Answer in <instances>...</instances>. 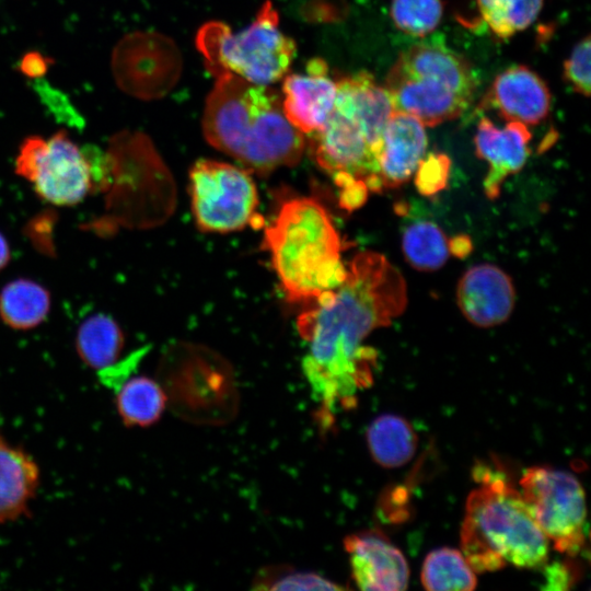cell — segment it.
<instances>
[{
  "label": "cell",
  "instance_id": "cell-1",
  "mask_svg": "<svg viewBox=\"0 0 591 591\" xmlns=\"http://www.w3.org/2000/svg\"><path fill=\"white\" fill-rule=\"evenodd\" d=\"M407 304L401 273L375 252L358 253L344 281L301 313L297 328L309 345L303 374L328 428L339 409L354 407L359 391L371 385L375 354L363 347L375 328L387 326Z\"/></svg>",
  "mask_w": 591,
  "mask_h": 591
},
{
  "label": "cell",
  "instance_id": "cell-2",
  "mask_svg": "<svg viewBox=\"0 0 591 591\" xmlns=\"http://www.w3.org/2000/svg\"><path fill=\"white\" fill-rule=\"evenodd\" d=\"M216 78L202 117L206 140L257 174L298 164L305 138L287 119L280 94L231 73Z\"/></svg>",
  "mask_w": 591,
  "mask_h": 591
},
{
  "label": "cell",
  "instance_id": "cell-3",
  "mask_svg": "<svg viewBox=\"0 0 591 591\" xmlns=\"http://www.w3.org/2000/svg\"><path fill=\"white\" fill-rule=\"evenodd\" d=\"M474 488L461 525V552L476 572L507 564L537 569L548 559L549 541L531 515L519 489L499 471L474 468Z\"/></svg>",
  "mask_w": 591,
  "mask_h": 591
},
{
  "label": "cell",
  "instance_id": "cell-4",
  "mask_svg": "<svg viewBox=\"0 0 591 591\" xmlns=\"http://www.w3.org/2000/svg\"><path fill=\"white\" fill-rule=\"evenodd\" d=\"M264 246L292 302H314L346 277L339 234L324 206L311 197H294L280 206L265 229Z\"/></svg>",
  "mask_w": 591,
  "mask_h": 591
},
{
  "label": "cell",
  "instance_id": "cell-5",
  "mask_svg": "<svg viewBox=\"0 0 591 591\" xmlns=\"http://www.w3.org/2000/svg\"><path fill=\"white\" fill-rule=\"evenodd\" d=\"M197 46L215 77L231 73L265 85L286 76L296 53L294 42L281 32L270 1L240 33L220 22L205 24L197 34Z\"/></svg>",
  "mask_w": 591,
  "mask_h": 591
},
{
  "label": "cell",
  "instance_id": "cell-6",
  "mask_svg": "<svg viewBox=\"0 0 591 591\" xmlns=\"http://www.w3.org/2000/svg\"><path fill=\"white\" fill-rule=\"evenodd\" d=\"M108 144L106 157L111 181L106 192L125 189L109 196L107 207L119 204L113 212L119 218L124 205H127L126 227L160 222L172 208L173 186L150 139L140 132L121 131L113 136Z\"/></svg>",
  "mask_w": 591,
  "mask_h": 591
},
{
  "label": "cell",
  "instance_id": "cell-7",
  "mask_svg": "<svg viewBox=\"0 0 591 591\" xmlns=\"http://www.w3.org/2000/svg\"><path fill=\"white\" fill-rule=\"evenodd\" d=\"M159 383L174 410L187 420L224 422L237 406L231 371L217 356L199 348L170 354L161 362Z\"/></svg>",
  "mask_w": 591,
  "mask_h": 591
},
{
  "label": "cell",
  "instance_id": "cell-8",
  "mask_svg": "<svg viewBox=\"0 0 591 591\" xmlns=\"http://www.w3.org/2000/svg\"><path fill=\"white\" fill-rule=\"evenodd\" d=\"M520 493L534 521L558 552L576 556L582 551L586 497L573 474L548 466L530 467L520 479Z\"/></svg>",
  "mask_w": 591,
  "mask_h": 591
},
{
  "label": "cell",
  "instance_id": "cell-9",
  "mask_svg": "<svg viewBox=\"0 0 591 591\" xmlns=\"http://www.w3.org/2000/svg\"><path fill=\"white\" fill-rule=\"evenodd\" d=\"M14 170L32 184L40 199L53 206H76L92 193L86 154L65 130L48 139L26 137L20 146Z\"/></svg>",
  "mask_w": 591,
  "mask_h": 591
},
{
  "label": "cell",
  "instance_id": "cell-10",
  "mask_svg": "<svg viewBox=\"0 0 591 591\" xmlns=\"http://www.w3.org/2000/svg\"><path fill=\"white\" fill-rule=\"evenodd\" d=\"M192 210L205 232L242 230L258 219V194L251 172L219 161L198 160L189 172Z\"/></svg>",
  "mask_w": 591,
  "mask_h": 591
},
{
  "label": "cell",
  "instance_id": "cell-11",
  "mask_svg": "<svg viewBox=\"0 0 591 591\" xmlns=\"http://www.w3.org/2000/svg\"><path fill=\"white\" fill-rule=\"evenodd\" d=\"M112 70L118 86L139 99L163 95L178 73V58L170 40L155 33H132L116 45Z\"/></svg>",
  "mask_w": 591,
  "mask_h": 591
},
{
  "label": "cell",
  "instance_id": "cell-12",
  "mask_svg": "<svg viewBox=\"0 0 591 591\" xmlns=\"http://www.w3.org/2000/svg\"><path fill=\"white\" fill-rule=\"evenodd\" d=\"M352 578L361 590L398 591L408 584L409 568L403 553L376 531H362L344 540Z\"/></svg>",
  "mask_w": 591,
  "mask_h": 591
},
{
  "label": "cell",
  "instance_id": "cell-13",
  "mask_svg": "<svg viewBox=\"0 0 591 591\" xmlns=\"http://www.w3.org/2000/svg\"><path fill=\"white\" fill-rule=\"evenodd\" d=\"M337 82L328 74V65L322 58L308 61L304 73L285 77L281 99L289 123L302 134L320 130L335 103Z\"/></svg>",
  "mask_w": 591,
  "mask_h": 591
},
{
  "label": "cell",
  "instance_id": "cell-14",
  "mask_svg": "<svg viewBox=\"0 0 591 591\" xmlns=\"http://www.w3.org/2000/svg\"><path fill=\"white\" fill-rule=\"evenodd\" d=\"M514 287L499 267L482 264L465 271L459 281L456 300L465 318L478 327L503 323L514 305Z\"/></svg>",
  "mask_w": 591,
  "mask_h": 591
},
{
  "label": "cell",
  "instance_id": "cell-15",
  "mask_svg": "<svg viewBox=\"0 0 591 591\" xmlns=\"http://www.w3.org/2000/svg\"><path fill=\"white\" fill-rule=\"evenodd\" d=\"M480 107L494 108L509 121L536 125L548 115L551 93L538 74L525 66H514L495 78Z\"/></svg>",
  "mask_w": 591,
  "mask_h": 591
},
{
  "label": "cell",
  "instance_id": "cell-16",
  "mask_svg": "<svg viewBox=\"0 0 591 591\" xmlns=\"http://www.w3.org/2000/svg\"><path fill=\"white\" fill-rule=\"evenodd\" d=\"M394 112L408 114L425 126H437L462 115L470 102L410 74L395 62L385 80Z\"/></svg>",
  "mask_w": 591,
  "mask_h": 591
},
{
  "label": "cell",
  "instance_id": "cell-17",
  "mask_svg": "<svg viewBox=\"0 0 591 591\" xmlns=\"http://www.w3.org/2000/svg\"><path fill=\"white\" fill-rule=\"evenodd\" d=\"M531 132L526 125L509 121L502 129L483 117L474 138L476 154L488 162L489 171L484 181V190L489 199L500 194L507 176L519 172L530 155Z\"/></svg>",
  "mask_w": 591,
  "mask_h": 591
},
{
  "label": "cell",
  "instance_id": "cell-18",
  "mask_svg": "<svg viewBox=\"0 0 591 591\" xmlns=\"http://www.w3.org/2000/svg\"><path fill=\"white\" fill-rule=\"evenodd\" d=\"M426 149L425 125L408 114L393 112L376 151L378 175L383 188H394L408 181Z\"/></svg>",
  "mask_w": 591,
  "mask_h": 591
},
{
  "label": "cell",
  "instance_id": "cell-19",
  "mask_svg": "<svg viewBox=\"0 0 591 591\" xmlns=\"http://www.w3.org/2000/svg\"><path fill=\"white\" fill-rule=\"evenodd\" d=\"M336 82L334 104L359 121L376 155L383 131L394 112L386 89L366 71L341 77Z\"/></svg>",
  "mask_w": 591,
  "mask_h": 591
},
{
  "label": "cell",
  "instance_id": "cell-20",
  "mask_svg": "<svg viewBox=\"0 0 591 591\" xmlns=\"http://www.w3.org/2000/svg\"><path fill=\"white\" fill-rule=\"evenodd\" d=\"M412 73L427 77L471 102L477 78L468 61L441 44L420 43L403 51L397 60Z\"/></svg>",
  "mask_w": 591,
  "mask_h": 591
},
{
  "label": "cell",
  "instance_id": "cell-21",
  "mask_svg": "<svg viewBox=\"0 0 591 591\" xmlns=\"http://www.w3.org/2000/svg\"><path fill=\"white\" fill-rule=\"evenodd\" d=\"M39 486V468L22 449L0 436V524L27 512Z\"/></svg>",
  "mask_w": 591,
  "mask_h": 591
},
{
  "label": "cell",
  "instance_id": "cell-22",
  "mask_svg": "<svg viewBox=\"0 0 591 591\" xmlns=\"http://www.w3.org/2000/svg\"><path fill=\"white\" fill-rule=\"evenodd\" d=\"M50 306L48 289L28 278L11 280L0 290V320L15 331L39 326L47 318Z\"/></svg>",
  "mask_w": 591,
  "mask_h": 591
},
{
  "label": "cell",
  "instance_id": "cell-23",
  "mask_svg": "<svg viewBox=\"0 0 591 591\" xmlns=\"http://www.w3.org/2000/svg\"><path fill=\"white\" fill-rule=\"evenodd\" d=\"M125 345L124 333L108 314L95 313L78 327L74 346L81 361L99 372L116 364Z\"/></svg>",
  "mask_w": 591,
  "mask_h": 591
},
{
  "label": "cell",
  "instance_id": "cell-24",
  "mask_svg": "<svg viewBox=\"0 0 591 591\" xmlns=\"http://www.w3.org/2000/svg\"><path fill=\"white\" fill-rule=\"evenodd\" d=\"M367 443L372 459L378 464L394 468L404 465L414 456L417 438L405 418L386 414L376 417L370 424Z\"/></svg>",
  "mask_w": 591,
  "mask_h": 591
},
{
  "label": "cell",
  "instance_id": "cell-25",
  "mask_svg": "<svg viewBox=\"0 0 591 591\" xmlns=\"http://www.w3.org/2000/svg\"><path fill=\"white\" fill-rule=\"evenodd\" d=\"M118 415L127 427L155 424L167 404L162 385L148 376H135L123 382L116 392Z\"/></svg>",
  "mask_w": 591,
  "mask_h": 591
},
{
  "label": "cell",
  "instance_id": "cell-26",
  "mask_svg": "<svg viewBox=\"0 0 591 591\" xmlns=\"http://www.w3.org/2000/svg\"><path fill=\"white\" fill-rule=\"evenodd\" d=\"M421 583L431 591L473 590L477 580L474 569L462 552L441 547L431 551L421 568Z\"/></svg>",
  "mask_w": 591,
  "mask_h": 591
},
{
  "label": "cell",
  "instance_id": "cell-27",
  "mask_svg": "<svg viewBox=\"0 0 591 591\" xmlns=\"http://www.w3.org/2000/svg\"><path fill=\"white\" fill-rule=\"evenodd\" d=\"M402 248L408 264L425 271L440 268L450 254L449 240L442 230L430 221L409 224L403 233Z\"/></svg>",
  "mask_w": 591,
  "mask_h": 591
},
{
  "label": "cell",
  "instance_id": "cell-28",
  "mask_svg": "<svg viewBox=\"0 0 591 591\" xmlns=\"http://www.w3.org/2000/svg\"><path fill=\"white\" fill-rule=\"evenodd\" d=\"M477 3L490 31L506 39L536 19L543 0H477Z\"/></svg>",
  "mask_w": 591,
  "mask_h": 591
},
{
  "label": "cell",
  "instance_id": "cell-29",
  "mask_svg": "<svg viewBox=\"0 0 591 591\" xmlns=\"http://www.w3.org/2000/svg\"><path fill=\"white\" fill-rule=\"evenodd\" d=\"M390 13L399 31L425 36L439 25L443 4L441 0H392Z\"/></svg>",
  "mask_w": 591,
  "mask_h": 591
},
{
  "label": "cell",
  "instance_id": "cell-30",
  "mask_svg": "<svg viewBox=\"0 0 591 591\" xmlns=\"http://www.w3.org/2000/svg\"><path fill=\"white\" fill-rule=\"evenodd\" d=\"M253 588L258 590H340L343 587L312 571L298 570L287 566H268L262 568Z\"/></svg>",
  "mask_w": 591,
  "mask_h": 591
},
{
  "label": "cell",
  "instance_id": "cell-31",
  "mask_svg": "<svg viewBox=\"0 0 591 591\" xmlns=\"http://www.w3.org/2000/svg\"><path fill=\"white\" fill-rule=\"evenodd\" d=\"M450 169L451 161L443 153H430L424 157L416 169V188L426 197L434 196L447 186Z\"/></svg>",
  "mask_w": 591,
  "mask_h": 591
},
{
  "label": "cell",
  "instance_id": "cell-32",
  "mask_svg": "<svg viewBox=\"0 0 591 591\" xmlns=\"http://www.w3.org/2000/svg\"><path fill=\"white\" fill-rule=\"evenodd\" d=\"M590 36L576 44L564 62V78L572 89L583 96L590 95Z\"/></svg>",
  "mask_w": 591,
  "mask_h": 591
},
{
  "label": "cell",
  "instance_id": "cell-33",
  "mask_svg": "<svg viewBox=\"0 0 591 591\" xmlns=\"http://www.w3.org/2000/svg\"><path fill=\"white\" fill-rule=\"evenodd\" d=\"M544 589L566 590L575 581L573 567L565 561H555L544 566Z\"/></svg>",
  "mask_w": 591,
  "mask_h": 591
},
{
  "label": "cell",
  "instance_id": "cell-34",
  "mask_svg": "<svg viewBox=\"0 0 591 591\" xmlns=\"http://www.w3.org/2000/svg\"><path fill=\"white\" fill-rule=\"evenodd\" d=\"M22 71L27 76H39L47 69V60L39 54L31 53L22 60Z\"/></svg>",
  "mask_w": 591,
  "mask_h": 591
},
{
  "label": "cell",
  "instance_id": "cell-35",
  "mask_svg": "<svg viewBox=\"0 0 591 591\" xmlns=\"http://www.w3.org/2000/svg\"><path fill=\"white\" fill-rule=\"evenodd\" d=\"M450 253L456 257H465L472 250V244L466 235H457L449 241Z\"/></svg>",
  "mask_w": 591,
  "mask_h": 591
},
{
  "label": "cell",
  "instance_id": "cell-36",
  "mask_svg": "<svg viewBox=\"0 0 591 591\" xmlns=\"http://www.w3.org/2000/svg\"><path fill=\"white\" fill-rule=\"evenodd\" d=\"M11 259V250L5 236L0 232V271L7 267Z\"/></svg>",
  "mask_w": 591,
  "mask_h": 591
}]
</instances>
